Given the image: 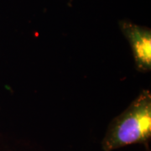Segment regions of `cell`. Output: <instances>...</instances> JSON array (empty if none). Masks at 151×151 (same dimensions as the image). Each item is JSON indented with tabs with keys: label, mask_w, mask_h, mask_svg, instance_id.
<instances>
[{
	"label": "cell",
	"mask_w": 151,
	"mask_h": 151,
	"mask_svg": "<svg viewBox=\"0 0 151 151\" xmlns=\"http://www.w3.org/2000/svg\"><path fill=\"white\" fill-rule=\"evenodd\" d=\"M150 139L151 92L145 89L111 121L101 146L103 151H113L134 144L147 147Z\"/></svg>",
	"instance_id": "1"
},
{
	"label": "cell",
	"mask_w": 151,
	"mask_h": 151,
	"mask_svg": "<svg viewBox=\"0 0 151 151\" xmlns=\"http://www.w3.org/2000/svg\"><path fill=\"white\" fill-rule=\"evenodd\" d=\"M119 29L129 42L136 69L141 72L151 70V29L129 20H120Z\"/></svg>",
	"instance_id": "2"
},
{
	"label": "cell",
	"mask_w": 151,
	"mask_h": 151,
	"mask_svg": "<svg viewBox=\"0 0 151 151\" xmlns=\"http://www.w3.org/2000/svg\"><path fill=\"white\" fill-rule=\"evenodd\" d=\"M146 151H150V148H149V146H147V147H146Z\"/></svg>",
	"instance_id": "3"
}]
</instances>
